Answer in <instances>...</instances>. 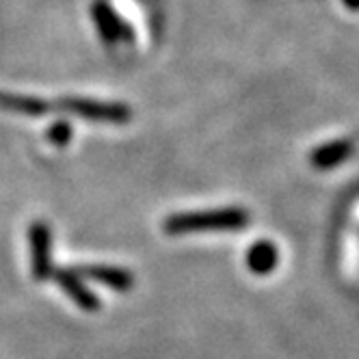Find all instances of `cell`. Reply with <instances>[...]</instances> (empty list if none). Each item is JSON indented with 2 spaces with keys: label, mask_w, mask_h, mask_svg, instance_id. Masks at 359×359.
Returning <instances> with one entry per match:
<instances>
[{
  "label": "cell",
  "mask_w": 359,
  "mask_h": 359,
  "mask_svg": "<svg viewBox=\"0 0 359 359\" xmlns=\"http://www.w3.org/2000/svg\"><path fill=\"white\" fill-rule=\"evenodd\" d=\"M249 225V212L243 208H221L201 212H180L167 217L163 229L171 236L193 232H234Z\"/></svg>",
  "instance_id": "6da1fadb"
},
{
  "label": "cell",
  "mask_w": 359,
  "mask_h": 359,
  "mask_svg": "<svg viewBox=\"0 0 359 359\" xmlns=\"http://www.w3.org/2000/svg\"><path fill=\"white\" fill-rule=\"evenodd\" d=\"M55 109L76 115L87 121L95 123H128L133 117V111L128 104L121 102H102V100H91V97H61L53 104Z\"/></svg>",
  "instance_id": "7a4b0ae2"
},
{
  "label": "cell",
  "mask_w": 359,
  "mask_h": 359,
  "mask_svg": "<svg viewBox=\"0 0 359 359\" xmlns=\"http://www.w3.org/2000/svg\"><path fill=\"white\" fill-rule=\"evenodd\" d=\"M91 15L100 31L102 41L107 46H115L117 41H128V43L135 41L133 27L109 3H104V0H95L91 7Z\"/></svg>",
  "instance_id": "3957f363"
},
{
  "label": "cell",
  "mask_w": 359,
  "mask_h": 359,
  "mask_svg": "<svg viewBox=\"0 0 359 359\" xmlns=\"http://www.w3.org/2000/svg\"><path fill=\"white\" fill-rule=\"evenodd\" d=\"M31 241V269L37 281H46L53 275V264H50V245H53V232L46 221H33L29 229Z\"/></svg>",
  "instance_id": "277c9868"
},
{
  "label": "cell",
  "mask_w": 359,
  "mask_h": 359,
  "mask_svg": "<svg viewBox=\"0 0 359 359\" xmlns=\"http://www.w3.org/2000/svg\"><path fill=\"white\" fill-rule=\"evenodd\" d=\"M53 277L57 284L63 288V292L81 307L85 312H97L100 310V299L85 286V281L81 279V275L76 271H69V269H57L53 271Z\"/></svg>",
  "instance_id": "5b68a950"
},
{
  "label": "cell",
  "mask_w": 359,
  "mask_h": 359,
  "mask_svg": "<svg viewBox=\"0 0 359 359\" xmlns=\"http://www.w3.org/2000/svg\"><path fill=\"white\" fill-rule=\"evenodd\" d=\"M81 277H89L97 284H104L117 292H128L135 286V277L130 271L119 269V266H109V264H85L76 269Z\"/></svg>",
  "instance_id": "8992f818"
},
{
  "label": "cell",
  "mask_w": 359,
  "mask_h": 359,
  "mask_svg": "<svg viewBox=\"0 0 359 359\" xmlns=\"http://www.w3.org/2000/svg\"><path fill=\"white\" fill-rule=\"evenodd\" d=\"M0 109L9 113H20V115H46L53 109V102L35 95H20V93H5L0 91Z\"/></svg>",
  "instance_id": "52a82bcc"
},
{
  "label": "cell",
  "mask_w": 359,
  "mask_h": 359,
  "mask_svg": "<svg viewBox=\"0 0 359 359\" xmlns=\"http://www.w3.org/2000/svg\"><path fill=\"white\" fill-rule=\"evenodd\" d=\"M351 151H353L351 141H331V143H325L318 149H314L310 161L316 169L325 171V169L342 165L351 156Z\"/></svg>",
  "instance_id": "ba28073f"
},
{
  "label": "cell",
  "mask_w": 359,
  "mask_h": 359,
  "mask_svg": "<svg viewBox=\"0 0 359 359\" xmlns=\"http://www.w3.org/2000/svg\"><path fill=\"white\" fill-rule=\"evenodd\" d=\"M277 247L269 241H260V243H255L249 253H247V264L253 273H258V275H266L271 273L275 266H277Z\"/></svg>",
  "instance_id": "9c48e42d"
},
{
  "label": "cell",
  "mask_w": 359,
  "mask_h": 359,
  "mask_svg": "<svg viewBox=\"0 0 359 359\" xmlns=\"http://www.w3.org/2000/svg\"><path fill=\"white\" fill-rule=\"evenodd\" d=\"M72 135H74V130L67 121H55L48 128V141L57 147H65L72 141Z\"/></svg>",
  "instance_id": "30bf717a"
},
{
  "label": "cell",
  "mask_w": 359,
  "mask_h": 359,
  "mask_svg": "<svg viewBox=\"0 0 359 359\" xmlns=\"http://www.w3.org/2000/svg\"><path fill=\"white\" fill-rule=\"evenodd\" d=\"M344 5H346L348 9H355V11H357V9H359V0H344Z\"/></svg>",
  "instance_id": "8fae6325"
}]
</instances>
